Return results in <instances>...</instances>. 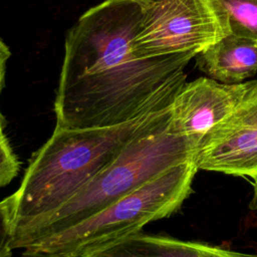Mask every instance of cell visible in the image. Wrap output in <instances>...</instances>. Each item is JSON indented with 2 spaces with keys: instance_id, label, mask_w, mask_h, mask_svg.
Here are the masks:
<instances>
[{
  "instance_id": "obj_5",
  "label": "cell",
  "mask_w": 257,
  "mask_h": 257,
  "mask_svg": "<svg viewBox=\"0 0 257 257\" xmlns=\"http://www.w3.org/2000/svg\"><path fill=\"white\" fill-rule=\"evenodd\" d=\"M141 19L133 41L137 57L199 52L231 34L219 0H139Z\"/></svg>"
},
{
  "instance_id": "obj_11",
  "label": "cell",
  "mask_w": 257,
  "mask_h": 257,
  "mask_svg": "<svg viewBox=\"0 0 257 257\" xmlns=\"http://www.w3.org/2000/svg\"><path fill=\"white\" fill-rule=\"evenodd\" d=\"M16 194L0 201V257H10L15 232Z\"/></svg>"
},
{
  "instance_id": "obj_4",
  "label": "cell",
  "mask_w": 257,
  "mask_h": 257,
  "mask_svg": "<svg viewBox=\"0 0 257 257\" xmlns=\"http://www.w3.org/2000/svg\"><path fill=\"white\" fill-rule=\"evenodd\" d=\"M198 168L177 165L83 222L24 250L80 257L140 233L144 226L176 213L192 193Z\"/></svg>"
},
{
  "instance_id": "obj_14",
  "label": "cell",
  "mask_w": 257,
  "mask_h": 257,
  "mask_svg": "<svg viewBox=\"0 0 257 257\" xmlns=\"http://www.w3.org/2000/svg\"><path fill=\"white\" fill-rule=\"evenodd\" d=\"M20 257H58L42 251H33V250H24Z\"/></svg>"
},
{
  "instance_id": "obj_6",
  "label": "cell",
  "mask_w": 257,
  "mask_h": 257,
  "mask_svg": "<svg viewBox=\"0 0 257 257\" xmlns=\"http://www.w3.org/2000/svg\"><path fill=\"white\" fill-rule=\"evenodd\" d=\"M198 170L237 177L257 175V80L234 111L208 132L193 158Z\"/></svg>"
},
{
  "instance_id": "obj_3",
  "label": "cell",
  "mask_w": 257,
  "mask_h": 257,
  "mask_svg": "<svg viewBox=\"0 0 257 257\" xmlns=\"http://www.w3.org/2000/svg\"><path fill=\"white\" fill-rule=\"evenodd\" d=\"M172 105L158 114L118 156L58 210L14 234L13 249L59 234L95 215L167 170L193 161L198 143L170 127Z\"/></svg>"
},
{
  "instance_id": "obj_8",
  "label": "cell",
  "mask_w": 257,
  "mask_h": 257,
  "mask_svg": "<svg viewBox=\"0 0 257 257\" xmlns=\"http://www.w3.org/2000/svg\"><path fill=\"white\" fill-rule=\"evenodd\" d=\"M80 257H257L173 237L137 233Z\"/></svg>"
},
{
  "instance_id": "obj_12",
  "label": "cell",
  "mask_w": 257,
  "mask_h": 257,
  "mask_svg": "<svg viewBox=\"0 0 257 257\" xmlns=\"http://www.w3.org/2000/svg\"><path fill=\"white\" fill-rule=\"evenodd\" d=\"M19 161L4 132L0 133V188L8 185L18 174Z\"/></svg>"
},
{
  "instance_id": "obj_7",
  "label": "cell",
  "mask_w": 257,
  "mask_h": 257,
  "mask_svg": "<svg viewBox=\"0 0 257 257\" xmlns=\"http://www.w3.org/2000/svg\"><path fill=\"white\" fill-rule=\"evenodd\" d=\"M251 80L226 84L201 76L187 81L172 104L171 130L199 141L226 119L244 98Z\"/></svg>"
},
{
  "instance_id": "obj_13",
  "label": "cell",
  "mask_w": 257,
  "mask_h": 257,
  "mask_svg": "<svg viewBox=\"0 0 257 257\" xmlns=\"http://www.w3.org/2000/svg\"><path fill=\"white\" fill-rule=\"evenodd\" d=\"M11 55L9 47L5 44V42L0 38V93L4 86L5 82V72H6V63ZM4 128V117L0 111V133L3 132Z\"/></svg>"
},
{
  "instance_id": "obj_9",
  "label": "cell",
  "mask_w": 257,
  "mask_h": 257,
  "mask_svg": "<svg viewBox=\"0 0 257 257\" xmlns=\"http://www.w3.org/2000/svg\"><path fill=\"white\" fill-rule=\"evenodd\" d=\"M197 68L226 84L244 82L257 74V41L229 34L195 56Z\"/></svg>"
},
{
  "instance_id": "obj_15",
  "label": "cell",
  "mask_w": 257,
  "mask_h": 257,
  "mask_svg": "<svg viewBox=\"0 0 257 257\" xmlns=\"http://www.w3.org/2000/svg\"><path fill=\"white\" fill-rule=\"evenodd\" d=\"M252 180H253V196L249 203V208L252 211H257V175Z\"/></svg>"
},
{
  "instance_id": "obj_2",
  "label": "cell",
  "mask_w": 257,
  "mask_h": 257,
  "mask_svg": "<svg viewBox=\"0 0 257 257\" xmlns=\"http://www.w3.org/2000/svg\"><path fill=\"white\" fill-rule=\"evenodd\" d=\"M170 106L115 126L55 127L46 143L32 155L22 183L15 192L14 234L58 210Z\"/></svg>"
},
{
  "instance_id": "obj_10",
  "label": "cell",
  "mask_w": 257,
  "mask_h": 257,
  "mask_svg": "<svg viewBox=\"0 0 257 257\" xmlns=\"http://www.w3.org/2000/svg\"><path fill=\"white\" fill-rule=\"evenodd\" d=\"M224 7L231 33L257 41V0H219Z\"/></svg>"
},
{
  "instance_id": "obj_1",
  "label": "cell",
  "mask_w": 257,
  "mask_h": 257,
  "mask_svg": "<svg viewBox=\"0 0 257 257\" xmlns=\"http://www.w3.org/2000/svg\"><path fill=\"white\" fill-rule=\"evenodd\" d=\"M139 0H104L68 29L56 89L55 127L120 125L170 106L196 53L137 57Z\"/></svg>"
}]
</instances>
